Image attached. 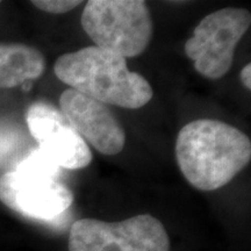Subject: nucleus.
Returning a JSON list of instances; mask_svg holds the SVG:
<instances>
[{
	"instance_id": "obj_1",
	"label": "nucleus",
	"mask_w": 251,
	"mask_h": 251,
	"mask_svg": "<svg viewBox=\"0 0 251 251\" xmlns=\"http://www.w3.org/2000/svg\"><path fill=\"white\" fill-rule=\"evenodd\" d=\"M176 158L188 183L200 191L224 187L249 164L250 139L214 119L185 125L176 141Z\"/></svg>"
},
{
	"instance_id": "obj_2",
	"label": "nucleus",
	"mask_w": 251,
	"mask_h": 251,
	"mask_svg": "<svg viewBox=\"0 0 251 251\" xmlns=\"http://www.w3.org/2000/svg\"><path fill=\"white\" fill-rule=\"evenodd\" d=\"M54 72L72 90L106 105L137 109L153 96L149 81L130 71L126 58L97 46L61 55Z\"/></svg>"
},
{
	"instance_id": "obj_3",
	"label": "nucleus",
	"mask_w": 251,
	"mask_h": 251,
	"mask_svg": "<svg viewBox=\"0 0 251 251\" xmlns=\"http://www.w3.org/2000/svg\"><path fill=\"white\" fill-rule=\"evenodd\" d=\"M80 24L97 47L124 58L143 54L152 39V18L142 0H90Z\"/></svg>"
},
{
	"instance_id": "obj_4",
	"label": "nucleus",
	"mask_w": 251,
	"mask_h": 251,
	"mask_svg": "<svg viewBox=\"0 0 251 251\" xmlns=\"http://www.w3.org/2000/svg\"><path fill=\"white\" fill-rule=\"evenodd\" d=\"M251 25L246 8L226 7L205 18L194 28L184 46L198 74L208 79H220L230 70L235 48Z\"/></svg>"
},
{
	"instance_id": "obj_5",
	"label": "nucleus",
	"mask_w": 251,
	"mask_h": 251,
	"mask_svg": "<svg viewBox=\"0 0 251 251\" xmlns=\"http://www.w3.org/2000/svg\"><path fill=\"white\" fill-rule=\"evenodd\" d=\"M69 251H170L158 219L141 214L119 222L80 219L69 233Z\"/></svg>"
},
{
	"instance_id": "obj_6",
	"label": "nucleus",
	"mask_w": 251,
	"mask_h": 251,
	"mask_svg": "<svg viewBox=\"0 0 251 251\" xmlns=\"http://www.w3.org/2000/svg\"><path fill=\"white\" fill-rule=\"evenodd\" d=\"M0 201L25 218L54 222L70 208L74 194L55 177L18 165L0 177Z\"/></svg>"
},
{
	"instance_id": "obj_7",
	"label": "nucleus",
	"mask_w": 251,
	"mask_h": 251,
	"mask_svg": "<svg viewBox=\"0 0 251 251\" xmlns=\"http://www.w3.org/2000/svg\"><path fill=\"white\" fill-rule=\"evenodd\" d=\"M26 121L40 151L59 168L79 170L91 164L89 146L57 107L43 101L33 103Z\"/></svg>"
},
{
	"instance_id": "obj_8",
	"label": "nucleus",
	"mask_w": 251,
	"mask_h": 251,
	"mask_svg": "<svg viewBox=\"0 0 251 251\" xmlns=\"http://www.w3.org/2000/svg\"><path fill=\"white\" fill-rule=\"evenodd\" d=\"M59 111L100 153L117 155L125 148L124 127L106 103L68 89L59 97Z\"/></svg>"
},
{
	"instance_id": "obj_9",
	"label": "nucleus",
	"mask_w": 251,
	"mask_h": 251,
	"mask_svg": "<svg viewBox=\"0 0 251 251\" xmlns=\"http://www.w3.org/2000/svg\"><path fill=\"white\" fill-rule=\"evenodd\" d=\"M46 58L39 49L24 43H0V89H12L40 78Z\"/></svg>"
},
{
	"instance_id": "obj_10",
	"label": "nucleus",
	"mask_w": 251,
	"mask_h": 251,
	"mask_svg": "<svg viewBox=\"0 0 251 251\" xmlns=\"http://www.w3.org/2000/svg\"><path fill=\"white\" fill-rule=\"evenodd\" d=\"M31 4L41 11L51 14H64L78 7L81 4L79 0H33Z\"/></svg>"
},
{
	"instance_id": "obj_11",
	"label": "nucleus",
	"mask_w": 251,
	"mask_h": 251,
	"mask_svg": "<svg viewBox=\"0 0 251 251\" xmlns=\"http://www.w3.org/2000/svg\"><path fill=\"white\" fill-rule=\"evenodd\" d=\"M251 64L248 63V64L244 67L242 70H241L240 77H241V81L244 85V87L248 90H251Z\"/></svg>"
},
{
	"instance_id": "obj_12",
	"label": "nucleus",
	"mask_w": 251,
	"mask_h": 251,
	"mask_svg": "<svg viewBox=\"0 0 251 251\" xmlns=\"http://www.w3.org/2000/svg\"><path fill=\"white\" fill-rule=\"evenodd\" d=\"M0 4H1V1H0Z\"/></svg>"
}]
</instances>
